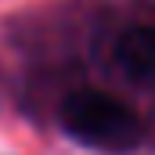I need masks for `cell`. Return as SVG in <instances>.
Listing matches in <instances>:
<instances>
[{
  "instance_id": "1",
  "label": "cell",
  "mask_w": 155,
  "mask_h": 155,
  "mask_svg": "<svg viewBox=\"0 0 155 155\" xmlns=\"http://www.w3.org/2000/svg\"><path fill=\"white\" fill-rule=\"evenodd\" d=\"M61 123L76 141L101 152H130L141 137L134 108L101 90H72L61 101Z\"/></svg>"
},
{
  "instance_id": "2",
  "label": "cell",
  "mask_w": 155,
  "mask_h": 155,
  "mask_svg": "<svg viewBox=\"0 0 155 155\" xmlns=\"http://www.w3.org/2000/svg\"><path fill=\"white\" fill-rule=\"evenodd\" d=\"M119 69L137 83H155V25H130L116 40Z\"/></svg>"
}]
</instances>
